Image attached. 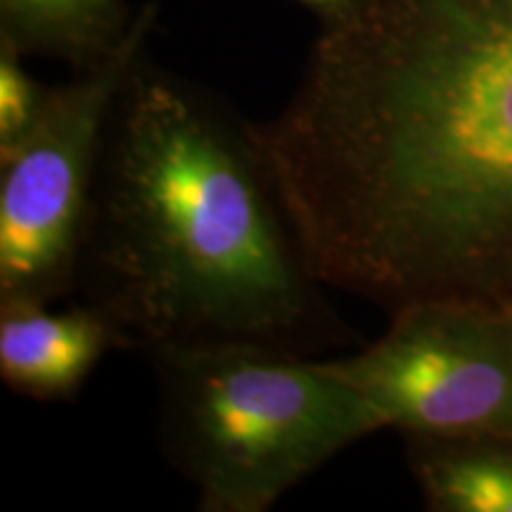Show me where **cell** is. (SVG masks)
I'll list each match as a JSON object with an SVG mask.
<instances>
[{
	"label": "cell",
	"mask_w": 512,
	"mask_h": 512,
	"mask_svg": "<svg viewBox=\"0 0 512 512\" xmlns=\"http://www.w3.org/2000/svg\"><path fill=\"white\" fill-rule=\"evenodd\" d=\"M252 131L328 290L512 316V0H354Z\"/></svg>",
	"instance_id": "1"
},
{
	"label": "cell",
	"mask_w": 512,
	"mask_h": 512,
	"mask_svg": "<svg viewBox=\"0 0 512 512\" xmlns=\"http://www.w3.org/2000/svg\"><path fill=\"white\" fill-rule=\"evenodd\" d=\"M325 290L252 121L140 55L102 136L79 302L145 356L216 342L302 356L358 347Z\"/></svg>",
	"instance_id": "2"
},
{
	"label": "cell",
	"mask_w": 512,
	"mask_h": 512,
	"mask_svg": "<svg viewBox=\"0 0 512 512\" xmlns=\"http://www.w3.org/2000/svg\"><path fill=\"white\" fill-rule=\"evenodd\" d=\"M157 439L202 512H266L356 441L382 432L328 358L216 342L147 356Z\"/></svg>",
	"instance_id": "3"
},
{
	"label": "cell",
	"mask_w": 512,
	"mask_h": 512,
	"mask_svg": "<svg viewBox=\"0 0 512 512\" xmlns=\"http://www.w3.org/2000/svg\"><path fill=\"white\" fill-rule=\"evenodd\" d=\"M155 22V5L138 10L126 41L48 88L29 131L0 150V304H53L74 294L107 119Z\"/></svg>",
	"instance_id": "4"
},
{
	"label": "cell",
	"mask_w": 512,
	"mask_h": 512,
	"mask_svg": "<svg viewBox=\"0 0 512 512\" xmlns=\"http://www.w3.org/2000/svg\"><path fill=\"white\" fill-rule=\"evenodd\" d=\"M363 394L382 430L425 437L512 434L510 316L418 302L389 313L370 344L328 358Z\"/></svg>",
	"instance_id": "5"
},
{
	"label": "cell",
	"mask_w": 512,
	"mask_h": 512,
	"mask_svg": "<svg viewBox=\"0 0 512 512\" xmlns=\"http://www.w3.org/2000/svg\"><path fill=\"white\" fill-rule=\"evenodd\" d=\"M114 349H128L110 318L88 304H0V377L36 401H67Z\"/></svg>",
	"instance_id": "6"
},
{
	"label": "cell",
	"mask_w": 512,
	"mask_h": 512,
	"mask_svg": "<svg viewBox=\"0 0 512 512\" xmlns=\"http://www.w3.org/2000/svg\"><path fill=\"white\" fill-rule=\"evenodd\" d=\"M406 465L432 512H512V434H406Z\"/></svg>",
	"instance_id": "7"
},
{
	"label": "cell",
	"mask_w": 512,
	"mask_h": 512,
	"mask_svg": "<svg viewBox=\"0 0 512 512\" xmlns=\"http://www.w3.org/2000/svg\"><path fill=\"white\" fill-rule=\"evenodd\" d=\"M136 15L124 0H0V41L83 72L126 41Z\"/></svg>",
	"instance_id": "8"
},
{
	"label": "cell",
	"mask_w": 512,
	"mask_h": 512,
	"mask_svg": "<svg viewBox=\"0 0 512 512\" xmlns=\"http://www.w3.org/2000/svg\"><path fill=\"white\" fill-rule=\"evenodd\" d=\"M22 53L0 41V150L29 131L43 110L48 88L22 64Z\"/></svg>",
	"instance_id": "9"
},
{
	"label": "cell",
	"mask_w": 512,
	"mask_h": 512,
	"mask_svg": "<svg viewBox=\"0 0 512 512\" xmlns=\"http://www.w3.org/2000/svg\"><path fill=\"white\" fill-rule=\"evenodd\" d=\"M294 3H299L302 8L313 12L320 22H328V19L342 15L354 0H294Z\"/></svg>",
	"instance_id": "10"
},
{
	"label": "cell",
	"mask_w": 512,
	"mask_h": 512,
	"mask_svg": "<svg viewBox=\"0 0 512 512\" xmlns=\"http://www.w3.org/2000/svg\"><path fill=\"white\" fill-rule=\"evenodd\" d=\"M510 325H512V316H510Z\"/></svg>",
	"instance_id": "11"
}]
</instances>
